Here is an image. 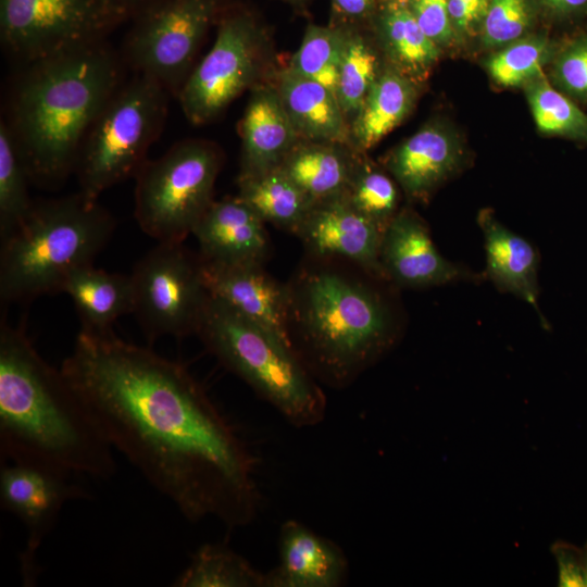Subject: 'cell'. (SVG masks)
Masks as SVG:
<instances>
[{"instance_id":"obj_1","label":"cell","mask_w":587,"mask_h":587,"mask_svg":"<svg viewBox=\"0 0 587 587\" xmlns=\"http://www.w3.org/2000/svg\"><path fill=\"white\" fill-rule=\"evenodd\" d=\"M61 371L112 448L187 520L230 528L253 521V457L185 366L112 328H80Z\"/></svg>"},{"instance_id":"obj_2","label":"cell","mask_w":587,"mask_h":587,"mask_svg":"<svg viewBox=\"0 0 587 587\" xmlns=\"http://www.w3.org/2000/svg\"><path fill=\"white\" fill-rule=\"evenodd\" d=\"M114 449L63 372L22 325L0 326V454L68 475L110 478Z\"/></svg>"},{"instance_id":"obj_3","label":"cell","mask_w":587,"mask_h":587,"mask_svg":"<svg viewBox=\"0 0 587 587\" xmlns=\"http://www.w3.org/2000/svg\"><path fill=\"white\" fill-rule=\"evenodd\" d=\"M388 283L339 259L309 255L287 283V337L321 384H352L395 340Z\"/></svg>"},{"instance_id":"obj_4","label":"cell","mask_w":587,"mask_h":587,"mask_svg":"<svg viewBox=\"0 0 587 587\" xmlns=\"http://www.w3.org/2000/svg\"><path fill=\"white\" fill-rule=\"evenodd\" d=\"M120 85L117 57L104 41L23 65L5 123L30 180L57 185L76 170L91 125Z\"/></svg>"},{"instance_id":"obj_5","label":"cell","mask_w":587,"mask_h":587,"mask_svg":"<svg viewBox=\"0 0 587 587\" xmlns=\"http://www.w3.org/2000/svg\"><path fill=\"white\" fill-rule=\"evenodd\" d=\"M114 228L109 211L79 192L34 202L16 228L1 238L2 302L62 292L75 270L93 263Z\"/></svg>"},{"instance_id":"obj_6","label":"cell","mask_w":587,"mask_h":587,"mask_svg":"<svg viewBox=\"0 0 587 587\" xmlns=\"http://www.w3.org/2000/svg\"><path fill=\"white\" fill-rule=\"evenodd\" d=\"M196 335L223 366L294 426H314L325 417L320 383L273 330L210 296Z\"/></svg>"},{"instance_id":"obj_7","label":"cell","mask_w":587,"mask_h":587,"mask_svg":"<svg viewBox=\"0 0 587 587\" xmlns=\"http://www.w3.org/2000/svg\"><path fill=\"white\" fill-rule=\"evenodd\" d=\"M168 95L159 82L139 73L118 86L83 142L75 170L80 195L98 201L103 191L136 175L160 135Z\"/></svg>"},{"instance_id":"obj_8","label":"cell","mask_w":587,"mask_h":587,"mask_svg":"<svg viewBox=\"0 0 587 587\" xmlns=\"http://www.w3.org/2000/svg\"><path fill=\"white\" fill-rule=\"evenodd\" d=\"M222 154L212 143L188 139L136 173L135 218L158 242H183L213 201Z\"/></svg>"},{"instance_id":"obj_9","label":"cell","mask_w":587,"mask_h":587,"mask_svg":"<svg viewBox=\"0 0 587 587\" xmlns=\"http://www.w3.org/2000/svg\"><path fill=\"white\" fill-rule=\"evenodd\" d=\"M272 60L271 40L252 15L223 17L212 48L176 96L186 118L195 125L215 120L242 92L265 82Z\"/></svg>"},{"instance_id":"obj_10","label":"cell","mask_w":587,"mask_h":587,"mask_svg":"<svg viewBox=\"0 0 587 587\" xmlns=\"http://www.w3.org/2000/svg\"><path fill=\"white\" fill-rule=\"evenodd\" d=\"M132 16L113 0H0V36L22 65L103 41Z\"/></svg>"},{"instance_id":"obj_11","label":"cell","mask_w":587,"mask_h":587,"mask_svg":"<svg viewBox=\"0 0 587 587\" xmlns=\"http://www.w3.org/2000/svg\"><path fill=\"white\" fill-rule=\"evenodd\" d=\"M136 316L146 338L197 334L210 295L199 255L183 242H158L130 274Z\"/></svg>"},{"instance_id":"obj_12","label":"cell","mask_w":587,"mask_h":587,"mask_svg":"<svg viewBox=\"0 0 587 587\" xmlns=\"http://www.w3.org/2000/svg\"><path fill=\"white\" fill-rule=\"evenodd\" d=\"M223 0H155L134 17L125 59L177 96Z\"/></svg>"},{"instance_id":"obj_13","label":"cell","mask_w":587,"mask_h":587,"mask_svg":"<svg viewBox=\"0 0 587 587\" xmlns=\"http://www.w3.org/2000/svg\"><path fill=\"white\" fill-rule=\"evenodd\" d=\"M75 476L46 466L2 462L0 471L1 508L25 526L27 538L21 554L23 585L34 586L39 573L36 555L64 507L87 496Z\"/></svg>"},{"instance_id":"obj_14","label":"cell","mask_w":587,"mask_h":587,"mask_svg":"<svg viewBox=\"0 0 587 587\" xmlns=\"http://www.w3.org/2000/svg\"><path fill=\"white\" fill-rule=\"evenodd\" d=\"M379 264L385 279L402 288H427L478 278L438 251L427 224L410 208L400 209L383 233Z\"/></svg>"},{"instance_id":"obj_15","label":"cell","mask_w":587,"mask_h":587,"mask_svg":"<svg viewBox=\"0 0 587 587\" xmlns=\"http://www.w3.org/2000/svg\"><path fill=\"white\" fill-rule=\"evenodd\" d=\"M295 235L307 254L348 261L386 280L379 264L383 232L342 193L315 201Z\"/></svg>"},{"instance_id":"obj_16","label":"cell","mask_w":587,"mask_h":587,"mask_svg":"<svg viewBox=\"0 0 587 587\" xmlns=\"http://www.w3.org/2000/svg\"><path fill=\"white\" fill-rule=\"evenodd\" d=\"M200 264L202 279L211 297L288 341L287 283L274 278L265 271L264 264H221L202 259Z\"/></svg>"},{"instance_id":"obj_17","label":"cell","mask_w":587,"mask_h":587,"mask_svg":"<svg viewBox=\"0 0 587 587\" xmlns=\"http://www.w3.org/2000/svg\"><path fill=\"white\" fill-rule=\"evenodd\" d=\"M462 163L459 138L446 126L429 123L398 145L385 167L409 200L424 202Z\"/></svg>"},{"instance_id":"obj_18","label":"cell","mask_w":587,"mask_h":587,"mask_svg":"<svg viewBox=\"0 0 587 587\" xmlns=\"http://www.w3.org/2000/svg\"><path fill=\"white\" fill-rule=\"evenodd\" d=\"M200 259L221 264H264L270 238L263 220L238 196L212 201L192 228Z\"/></svg>"},{"instance_id":"obj_19","label":"cell","mask_w":587,"mask_h":587,"mask_svg":"<svg viewBox=\"0 0 587 587\" xmlns=\"http://www.w3.org/2000/svg\"><path fill=\"white\" fill-rule=\"evenodd\" d=\"M349 572L342 549L304 524L288 520L278 536V564L265 573V587H338Z\"/></svg>"},{"instance_id":"obj_20","label":"cell","mask_w":587,"mask_h":587,"mask_svg":"<svg viewBox=\"0 0 587 587\" xmlns=\"http://www.w3.org/2000/svg\"><path fill=\"white\" fill-rule=\"evenodd\" d=\"M241 139L238 176H251L278 167L302 140L288 116L274 83L250 90L239 123Z\"/></svg>"},{"instance_id":"obj_21","label":"cell","mask_w":587,"mask_h":587,"mask_svg":"<svg viewBox=\"0 0 587 587\" xmlns=\"http://www.w3.org/2000/svg\"><path fill=\"white\" fill-rule=\"evenodd\" d=\"M484 236L485 276L501 292L512 294L533 305L545 322L538 304L539 255L533 245L503 225L489 209L477 216Z\"/></svg>"},{"instance_id":"obj_22","label":"cell","mask_w":587,"mask_h":587,"mask_svg":"<svg viewBox=\"0 0 587 587\" xmlns=\"http://www.w3.org/2000/svg\"><path fill=\"white\" fill-rule=\"evenodd\" d=\"M274 77L282 103L302 140L349 145V122L335 92L287 65Z\"/></svg>"},{"instance_id":"obj_23","label":"cell","mask_w":587,"mask_h":587,"mask_svg":"<svg viewBox=\"0 0 587 587\" xmlns=\"http://www.w3.org/2000/svg\"><path fill=\"white\" fill-rule=\"evenodd\" d=\"M417 96L416 82L388 65L383 67L349 124V145L366 153L402 123Z\"/></svg>"},{"instance_id":"obj_24","label":"cell","mask_w":587,"mask_h":587,"mask_svg":"<svg viewBox=\"0 0 587 587\" xmlns=\"http://www.w3.org/2000/svg\"><path fill=\"white\" fill-rule=\"evenodd\" d=\"M360 154L345 143L300 140L279 167L319 201L344 192Z\"/></svg>"},{"instance_id":"obj_25","label":"cell","mask_w":587,"mask_h":587,"mask_svg":"<svg viewBox=\"0 0 587 587\" xmlns=\"http://www.w3.org/2000/svg\"><path fill=\"white\" fill-rule=\"evenodd\" d=\"M62 292L71 297L84 329L108 330L120 316L133 313L130 275L85 265L67 277Z\"/></svg>"},{"instance_id":"obj_26","label":"cell","mask_w":587,"mask_h":587,"mask_svg":"<svg viewBox=\"0 0 587 587\" xmlns=\"http://www.w3.org/2000/svg\"><path fill=\"white\" fill-rule=\"evenodd\" d=\"M374 21L389 65L414 82L422 79L437 61L439 47L420 27L407 0H386Z\"/></svg>"},{"instance_id":"obj_27","label":"cell","mask_w":587,"mask_h":587,"mask_svg":"<svg viewBox=\"0 0 587 587\" xmlns=\"http://www.w3.org/2000/svg\"><path fill=\"white\" fill-rule=\"evenodd\" d=\"M238 197L262 220L295 235L314 204L279 166L261 174L238 176Z\"/></svg>"},{"instance_id":"obj_28","label":"cell","mask_w":587,"mask_h":587,"mask_svg":"<svg viewBox=\"0 0 587 587\" xmlns=\"http://www.w3.org/2000/svg\"><path fill=\"white\" fill-rule=\"evenodd\" d=\"M176 587H265V573L225 544H205L177 576Z\"/></svg>"},{"instance_id":"obj_29","label":"cell","mask_w":587,"mask_h":587,"mask_svg":"<svg viewBox=\"0 0 587 587\" xmlns=\"http://www.w3.org/2000/svg\"><path fill=\"white\" fill-rule=\"evenodd\" d=\"M344 28V52L335 93L350 124L383 67L377 50L360 27Z\"/></svg>"},{"instance_id":"obj_30","label":"cell","mask_w":587,"mask_h":587,"mask_svg":"<svg viewBox=\"0 0 587 587\" xmlns=\"http://www.w3.org/2000/svg\"><path fill=\"white\" fill-rule=\"evenodd\" d=\"M398 187L392 176L361 153L342 195L384 233L400 210Z\"/></svg>"},{"instance_id":"obj_31","label":"cell","mask_w":587,"mask_h":587,"mask_svg":"<svg viewBox=\"0 0 587 587\" xmlns=\"http://www.w3.org/2000/svg\"><path fill=\"white\" fill-rule=\"evenodd\" d=\"M344 43V27L309 24L287 67L297 75L320 83L335 92Z\"/></svg>"},{"instance_id":"obj_32","label":"cell","mask_w":587,"mask_h":587,"mask_svg":"<svg viewBox=\"0 0 587 587\" xmlns=\"http://www.w3.org/2000/svg\"><path fill=\"white\" fill-rule=\"evenodd\" d=\"M30 177L5 122L0 124V236L9 235L26 217L34 202Z\"/></svg>"},{"instance_id":"obj_33","label":"cell","mask_w":587,"mask_h":587,"mask_svg":"<svg viewBox=\"0 0 587 587\" xmlns=\"http://www.w3.org/2000/svg\"><path fill=\"white\" fill-rule=\"evenodd\" d=\"M525 90L541 133L587 142V115L542 75L527 83Z\"/></svg>"},{"instance_id":"obj_34","label":"cell","mask_w":587,"mask_h":587,"mask_svg":"<svg viewBox=\"0 0 587 587\" xmlns=\"http://www.w3.org/2000/svg\"><path fill=\"white\" fill-rule=\"evenodd\" d=\"M549 54L550 48L545 38L515 40L489 59L487 70L502 87L526 85L542 75Z\"/></svg>"},{"instance_id":"obj_35","label":"cell","mask_w":587,"mask_h":587,"mask_svg":"<svg viewBox=\"0 0 587 587\" xmlns=\"http://www.w3.org/2000/svg\"><path fill=\"white\" fill-rule=\"evenodd\" d=\"M529 22L526 0H490L483 17V42L489 47L511 43L524 34Z\"/></svg>"},{"instance_id":"obj_36","label":"cell","mask_w":587,"mask_h":587,"mask_svg":"<svg viewBox=\"0 0 587 587\" xmlns=\"http://www.w3.org/2000/svg\"><path fill=\"white\" fill-rule=\"evenodd\" d=\"M553 77L569 95L587 100V37L575 39L561 51Z\"/></svg>"},{"instance_id":"obj_37","label":"cell","mask_w":587,"mask_h":587,"mask_svg":"<svg viewBox=\"0 0 587 587\" xmlns=\"http://www.w3.org/2000/svg\"><path fill=\"white\" fill-rule=\"evenodd\" d=\"M423 32L439 47L449 43L453 26L447 0H407Z\"/></svg>"},{"instance_id":"obj_38","label":"cell","mask_w":587,"mask_h":587,"mask_svg":"<svg viewBox=\"0 0 587 587\" xmlns=\"http://www.w3.org/2000/svg\"><path fill=\"white\" fill-rule=\"evenodd\" d=\"M330 5L329 25L360 27L365 21L374 18L379 8V0H330Z\"/></svg>"},{"instance_id":"obj_39","label":"cell","mask_w":587,"mask_h":587,"mask_svg":"<svg viewBox=\"0 0 587 587\" xmlns=\"http://www.w3.org/2000/svg\"><path fill=\"white\" fill-rule=\"evenodd\" d=\"M555 557L559 565L560 586H586L585 565H583L576 549L567 546L559 547Z\"/></svg>"},{"instance_id":"obj_40","label":"cell","mask_w":587,"mask_h":587,"mask_svg":"<svg viewBox=\"0 0 587 587\" xmlns=\"http://www.w3.org/2000/svg\"><path fill=\"white\" fill-rule=\"evenodd\" d=\"M448 13L452 26L460 30H469L480 17L473 8L463 0H447Z\"/></svg>"},{"instance_id":"obj_41","label":"cell","mask_w":587,"mask_h":587,"mask_svg":"<svg viewBox=\"0 0 587 587\" xmlns=\"http://www.w3.org/2000/svg\"><path fill=\"white\" fill-rule=\"evenodd\" d=\"M551 10L559 13H572L587 4V0H542Z\"/></svg>"},{"instance_id":"obj_42","label":"cell","mask_w":587,"mask_h":587,"mask_svg":"<svg viewBox=\"0 0 587 587\" xmlns=\"http://www.w3.org/2000/svg\"><path fill=\"white\" fill-rule=\"evenodd\" d=\"M124 8L132 16L155 0H113Z\"/></svg>"},{"instance_id":"obj_43","label":"cell","mask_w":587,"mask_h":587,"mask_svg":"<svg viewBox=\"0 0 587 587\" xmlns=\"http://www.w3.org/2000/svg\"><path fill=\"white\" fill-rule=\"evenodd\" d=\"M469 3L477 15L483 20L490 0H463Z\"/></svg>"},{"instance_id":"obj_44","label":"cell","mask_w":587,"mask_h":587,"mask_svg":"<svg viewBox=\"0 0 587 587\" xmlns=\"http://www.w3.org/2000/svg\"><path fill=\"white\" fill-rule=\"evenodd\" d=\"M292 5H304L305 3H308L310 0H284Z\"/></svg>"},{"instance_id":"obj_45","label":"cell","mask_w":587,"mask_h":587,"mask_svg":"<svg viewBox=\"0 0 587 587\" xmlns=\"http://www.w3.org/2000/svg\"><path fill=\"white\" fill-rule=\"evenodd\" d=\"M585 578H586V586H587V559L585 562Z\"/></svg>"}]
</instances>
